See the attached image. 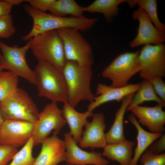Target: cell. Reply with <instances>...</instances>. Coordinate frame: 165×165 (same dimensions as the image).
<instances>
[{"label":"cell","instance_id":"obj_15","mask_svg":"<svg viewBox=\"0 0 165 165\" xmlns=\"http://www.w3.org/2000/svg\"><path fill=\"white\" fill-rule=\"evenodd\" d=\"M42 148L33 165H58L66 161V147L64 141L53 133L41 142Z\"/></svg>","mask_w":165,"mask_h":165},{"label":"cell","instance_id":"obj_25","mask_svg":"<svg viewBox=\"0 0 165 165\" xmlns=\"http://www.w3.org/2000/svg\"><path fill=\"white\" fill-rule=\"evenodd\" d=\"M157 1L156 0H134L135 6L143 9L155 27L165 35V24L159 20L157 12Z\"/></svg>","mask_w":165,"mask_h":165},{"label":"cell","instance_id":"obj_34","mask_svg":"<svg viewBox=\"0 0 165 165\" xmlns=\"http://www.w3.org/2000/svg\"><path fill=\"white\" fill-rule=\"evenodd\" d=\"M13 6L6 0H0V17L10 15Z\"/></svg>","mask_w":165,"mask_h":165},{"label":"cell","instance_id":"obj_27","mask_svg":"<svg viewBox=\"0 0 165 165\" xmlns=\"http://www.w3.org/2000/svg\"><path fill=\"white\" fill-rule=\"evenodd\" d=\"M34 142L31 137L15 154L9 165H33L35 158L32 155Z\"/></svg>","mask_w":165,"mask_h":165},{"label":"cell","instance_id":"obj_28","mask_svg":"<svg viewBox=\"0 0 165 165\" xmlns=\"http://www.w3.org/2000/svg\"><path fill=\"white\" fill-rule=\"evenodd\" d=\"M16 32L12 15L10 14L0 17V38H9Z\"/></svg>","mask_w":165,"mask_h":165},{"label":"cell","instance_id":"obj_35","mask_svg":"<svg viewBox=\"0 0 165 165\" xmlns=\"http://www.w3.org/2000/svg\"><path fill=\"white\" fill-rule=\"evenodd\" d=\"M8 3L12 5H18L21 4L25 0H6Z\"/></svg>","mask_w":165,"mask_h":165},{"label":"cell","instance_id":"obj_8","mask_svg":"<svg viewBox=\"0 0 165 165\" xmlns=\"http://www.w3.org/2000/svg\"><path fill=\"white\" fill-rule=\"evenodd\" d=\"M57 30L63 43L66 60L82 66H91L94 60L92 48L80 31L69 28Z\"/></svg>","mask_w":165,"mask_h":165},{"label":"cell","instance_id":"obj_32","mask_svg":"<svg viewBox=\"0 0 165 165\" xmlns=\"http://www.w3.org/2000/svg\"><path fill=\"white\" fill-rule=\"evenodd\" d=\"M55 0H27L25 1L28 2L32 7L46 12L49 9Z\"/></svg>","mask_w":165,"mask_h":165},{"label":"cell","instance_id":"obj_2","mask_svg":"<svg viewBox=\"0 0 165 165\" xmlns=\"http://www.w3.org/2000/svg\"><path fill=\"white\" fill-rule=\"evenodd\" d=\"M62 73L67 85L68 102L71 106L75 108L82 101H93L95 96L91 89V66H82L67 60Z\"/></svg>","mask_w":165,"mask_h":165},{"label":"cell","instance_id":"obj_30","mask_svg":"<svg viewBox=\"0 0 165 165\" xmlns=\"http://www.w3.org/2000/svg\"><path fill=\"white\" fill-rule=\"evenodd\" d=\"M17 152L16 148L0 144V165H7Z\"/></svg>","mask_w":165,"mask_h":165},{"label":"cell","instance_id":"obj_36","mask_svg":"<svg viewBox=\"0 0 165 165\" xmlns=\"http://www.w3.org/2000/svg\"><path fill=\"white\" fill-rule=\"evenodd\" d=\"M1 104L0 103V126H1L2 124V123L4 121L1 115Z\"/></svg>","mask_w":165,"mask_h":165},{"label":"cell","instance_id":"obj_22","mask_svg":"<svg viewBox=\"0 0 165 165\" xmlns=\"http://www.w3.org/2000/svg\"><path fill=\"white\" fill-rule=\"evenodd\" d=\"M127 0H96L89 5L83 7L84 12L102 14L107 22L111 23L118 14L119 6Z\"/></svg>","mask_w":165,"mask_h":165},{"label":"cell","instance_id":"obj_7","mask_svg":"<svg viewBox=\"0 0 165 165\" xmlns=\"http://www.w3.org/2000/svg\"><path fill=\"white\" fill-rule=\"evenodd\" d=\"M31 39L21 47L16 45L10 46L0 41V65L3 69H8L17 76L36 85L35 71L30 68L26 59L27 52L30 49Z\"/></svg>","mask_w":165,"mask_h":165},{"label":"cell","instance_id":"obj_38","mask_svg":"<svg viewBox=\"0 0 165 165\" xmlns=\"http://www.w3.org/2000/svg\"><path fill=\"white\" fill-rule=\"evenodd\" d=\"M65 165H72V164H67Z\"/></svg>","mask_w":165,"mask_h":165},{"label":"cell","instance_id":"obj_18","mask_svg":"<svg viewBox=\"0 0 165 165\" xmlns=\"http://www.w3.org/2000/svg\"><path fill=\"white\" fill-rule=\"evenodd\" d=\"M62 116L69 126L70 132L77 143L81 139L83 128L88 118L92 116L93 111L87 110L84 112L76 111L68 102L64 103L61 110Z\"/></svg>","mask_w":165,"mask_h":165},{"label":"cell","instance_id":"obj_29","mask_svg":"<svg viewBox=\"0 0 165 165\" xmlns=\"http://www.w3.org/2000/svg\"><path fill=\"white\" fill-rule=\"evenodd\" d=\"M142 165H165V154H156L147 149L140 158Z\"/></svg>","mask_w":165,"mask_h":165},{"label":"cell","instance_id":"obj_14","mask_svg":"<svg viewBox=\"0 0 165 165\" xmlns=\"http://www.w3.org/2000/svg\"><path fill=\"white\" fill-rule=\"evenodd\" d=\"M91 122L86 123L79 146L82 148H104L107 144L105 130L106 124L102 113L93 114Z\"/></svg>","mask_w":165,"mask_h":165},{"label":"cell","instance_id":"obj_33","mask_svg":"<svg viewBox=\"0 0 165 165\" xmlns=\"http://www.w3.org/2000/svg\"><path fill=\"white\" fill-rule=\"evenodd\" d=\"M150 146L149 149L156 154H160L165 150V134H162Z\"/></svg>","mask_w":165,"mask_h":165},{"label":"cell","instance_id":"obj_5","mask_svg":"<svg viewBox=\"0 0 165 165\" xmlns=\"http://www.w3.org/2000/svg\"><path fill=\"white\" fill-rule=\"evenodd\" d=\"M1 114L4 121H25L35 124L39 113L34 101L23 89L19 88L1 102Z\"/></svg>","mask_w":165,"mask_h":165},{"label":"cell","instance_id":"obj_17","mask_svg":"<svg viewBox=\"0 0 165 165\" xmlns=\"http://www.w3.org/2000/svg\"><path fill=\"white\" fill-rule=\"evenodd\" d=\"M157 104L152 107L136 106L130 110L138 119V122L147 127L150 132L162 133L165 130V112Z\"/></svg>","mask_w":165,"mask_h":165},{"label":"cell","instance_id":"obj_11","mask_svg":"<svg viewBox=\"0 0 165 165\" xmlns=\"http://www.w3.org/2000/svg\"><path fill=\"white\" fill-rule=\"evenodd\" d=\"M34 124L22 120H6L0 126V144L17 148L32 137Z\"/></svg>","mask_w":165,"mask_h":165},{"label":"cell","instance_id":"obj_10","mask_svg":"<svg viewBox=\"0 0 165 165\" xmlns=\"http://www.w3.org/2000/svg\"><path fill=\"white\" fill-rule=\"evenodd\" d=\"M140 77L148 79L165 76V45L164 44L144 45L139 51Z\"/></svg>","mask_w":165,"mask_h":165},{"label":"cell","instance_id":"obj_16","mask_svg":"<svg viewBox=\"0 0 165 165\" xmlns=\"http://www.w3.org/2000/svg\"><path fill=\"white\" fill-rule=\"evenodd\" d=\"M141 82L135 84H128L121 87H115L106 84L99 83L97 86L94 101L87 107V110L93 111L95 108L103 104L115 101H122L127 96L136 92L139 89Z\"/></svg>","mask_w":165,"mask_h":165},{"label":"cell","instance_id":"obj_37","mask_svg":"<svg viewBox=\"0 0 165 165\" xmlns=\"http://www.w3.org/2000/svg\"><path fill=\"white\" fill-rule=\"evenodd\" d=\"M3 69L2 67L0 65V71H2Z\"/></svg>","mask_w":165,"mask_h":165},{"label":"cell","instance_id":"obj_6","mask_svg":"<svg viewBox=\"0 0 165 165\" xmlns=\"http://www.w3.org/2000/svg\"><path fill=\"white\" fill-rule=\"evenodd\" d=\"M139 51L122 53L103 70L102 75L112 82L111 86L121 87L128 84L130 79L139 72L141 67L138 58Z\"/></svg>","mask_w":165,"mask_h":165},{"label":"cell","instance_id":"obj_4","mask_svg":"<svg viewBox=\"0 0 165 165\" xmlns=\"http://www.w3.org/2000/svg\"><path fill=\"white\" fill-rule=\"evenodd\" d=\"M30 49L38 60L48 62L62 73L67 60L63 43L57 30L47 31L33 37Z\"/></svg>","mask_w":165,"mask_h":165},{"label":"cell","instance_id":"obj_24","mask_svg":"<svg viewBox=\"0 0 165 165\" xmlns=\"http://www.w3.org/2000/svg\"><path fill=\"white\" fill-rule=\"evenodd\" d=\"M82 8L74 0H55L49 11L51 14L58 17L70 15L81 18L85 17Z\"/></svg>","mask_w":165,"mask_h":165},{"label":"cell","instance_id":"obj_9","mask_svg":"<svg viewBox=\"0 0 165 165\" xmlns=\"http://www.w3.org/2000/svg\"><path fill=\"white\" fill-rule=\"evenodd\" d=\"M66 122L57 103L52 102L46 105L39 113L38 120L34 124L32 138L35 145H38L52 131L58 134Z\"/></svg>","mask_w":165,"mask_h":165},{"label":"cell","instance_id":"obj_26","mask_svg":"<svg viewBox=\"0 0 165 165\" xmlns=\"http://www.w3.org/2000/svg\"><path fill=\"white\" fill-rule=\"evenodd\" d=\"M18 77L9 71H0V103L17 89Z\"/></svg>","mask_w":165,"mask_h":165},{"label":"cell","instance_id":"obj_1","mask_svg":"<svg viewBox=\"0 0 165 165\" xmlns=\"http://www.w3.org/2000/svg\"><path fill=\"white\" fill-rule=\"evenodd\" d=\"M23 7L33 21L31 30L22 37L24 41H29L34 36L43 32L62 28H69L80 31H87L91 28L98 20L96 17H60L35 9L29 4H24Z\"/></svg>","mask_w":165,"mask_h":165},{"label":"cell","instance_id":"obj_21","mask_svg":"<svg viewBox=\"0 0 165 165\" xmlns=\"http://www.w3.org/2000/svg\"><path fill=\"white\" fill-rule=\"evenodd\" d=\"M135 144L134 141L126 139L116 144H107L101 154L111 160L118 162L121 165H130Z\"/></svg>","mask_w":165,"mask_h":165},{"label":"cell","instance_id":"obj_23","mask_svg":"<svg viewBox=\"0 0 165 165\" xmlns=\"http://www.w3.org/2000/svg\"><path fill=\"white\" fill-rule=\"evenodd\" d=\"M150 101L157 102L163 108L165 106V102L156 94L150 81L148 79H143L141 82L140 88L133 97L126 111H130L133 107L139 105L144 102Z\"/></svg>","mask_w":165,"mask_h":165},{"label":"cell","instance_id":"obj_19","mask_svg":"<svg viewBox=\"0 0 165 165\" xmlns=\"http://www.w3.org/2000/svg\"><path fill=\"white\" fill-rule=\"evenodd\" d=\"M128 119L135 127L138 132L137 145L130 165H138V161L141 155L148 147L161 136L162 133L146 131L141 127L136 118L132 113L129 115Z\"/></svg>","mask_w":165,"mask_h":165},{"label":"cell","instance_id":"obj_12","mask_svg":"<svg viewBox=\"0 0 165 165\" xmlns=\"http://www.w3.org/2000/svg\"><path fill=\"white\" fill-rule=\"evenodd\" d=\"M132 17L139 23L137 35L130 43L131 48L141 45L164 44L165 35L160 32L154 25L147 14L142 9L139 8L134 11Z\"/></svg>","mask_w":165,"mask_h":165},{"label":"cell","instance_id":"obj_13","mask_svg":"<svg viewBox=\"0 0 165 165\" xmlns=\"http://www.w3.org/2000/svg\"><path fill=\"white\" fill-rule=\"evenodd\" d=\"M64 141L66 147V160L73 165H108L109 162L101 153L94 151L87 152L80 148L70 132L64 134Z\"/></svg>","mask_w":165,"mask_h":165},{"label":"cell","instance_id":"obj_31","mask_svg":"<svg viewBox=\"0 0 165 165\" xmlns=\"http://www.w3.org/2000/svg\"><path fill=\"white\" fill-rule=\"evenodd\" d=\"M157 95L165 102V83L162 79L156 77L149 79Z\"/></svg>","mask_w":165,"mask_h":165},{"label":"cell","instance_id":"obj_20","mask_svg":"<svg viewBox=\"0 0 165 165\" xmlns=\"http://www.w3.org/2000/svg\"><path fill=\"white\" fill-rule=\"evenodd\" d=\"M134 94L127 96L122 101L120 107L115 113L114 123L109 130L106 134L107 144H116L126 139L123 130V119L127 108L133 97Z\"/></svg>","mask_w":165,"mask_h":165},{"label":"cell","instance_id":"obj_3","mask_svg":"<svg viewBox=\"0 0 165 165\" xmlns=\"http://www.w3.org/2000/svg\"><path fill=\"white\" fill-rule=\"evenodd\" d=\"M35 71L38 95L51 102H68L67 85L63 73L48 62L38 60Z\"/></svg>","mask_w":165,"mask_h":165}]
</instances>
